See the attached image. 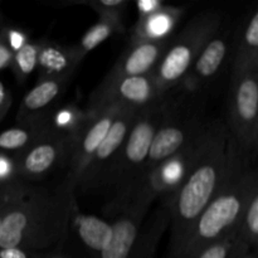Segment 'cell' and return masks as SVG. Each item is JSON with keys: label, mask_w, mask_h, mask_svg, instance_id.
I'll list each match as a JSON object with an SVG mask.
<instances>
[{"label": "cell", "mask_w": 258, "mask_h": 258, "mask_svg": "<svg viewBox=\"0 0 258 258\" xmlns=\"http://www.w3.org/2000/svg\"><path fill=\"white\" fill-rule=\"evenodd\" d=\"M75 203L76 196L63 183L55 190L23 180L13 184L0 227V248L45 252L60 247L68 236Z\"/></svg>", "instance_id": "obj_1"}, {"label": "cell", "mask_w": 258, "mask_h": 258, "mask_svg": "<svg viewBox=\"0 0 258 258\" xmlns=\"http://www.w3.org/2000/svg\"><path fill=\"white\" fill-rule=\"evenodd\" d=\"M232 141L222 120L207 121L201 150L178 190L161 201L169 212V258H176L191 227L214 194L228 169Z\"/></svg>", "instance_id": "obj_2"}, {"label": "cell", "mask_w": 258, "mask_h": 258, "mask_svg": "<svg viewBox=\"0 0 258 258\" xmlns=\"http://www.w3.org/2000/svg\"><path fill=\"white\" fill-rule=\"evenodd\" d=\"M232 141V140H231ZM258 190L257 171L232 143L228 169L218 191L191 227L176 258H188L237 231L246 204Z\"/></svg>", "instance_id": "obj_3"}, {"label": "cell", "mask_w": 258, "mask_h": 258, "mask_svg": "<svg viewBox=\"0 0 258 258\" xmlns=\"http://www.w3.org/2000/svg\"><path fill=\"white\" fill-rule=\"evenodd\" d=\"M179 95L170 91L155 103L139 111L106 184V188L112 190L108 208L112 213L117 214L125 208L131 188L148 158L154 136L175 106Z\"/></svg>", "instance_id": "obj_4"}, {"label": "cell", "mask_w": 258, "mask_h": 258, "mask_svg": "<svg viewBox=\"0 0 258 258\" xmlns=\"http://www.w3.org/2000/svg\"><path fill=\"white\" fill-rule=\"evenodd\" d=\"M223 25L219 10H204L194 15L176 35L171 37L163 57L151 73L160 93H168L180 86L207 43Z\"/></svg>", "instance_id": "obj_5"}, {"label": "cell", "mask_w": 258, "mask_h": 258, "mask_svg": "<svg viewBox=\"0 0 258 258\" xmlns=\"http://www.w3.org/2000/svg\"><path fill=\"white\" fill-rule=\"evenodd\" d=\"M227 131L243 160H254L258 146V70L231 71Z\"/></svg>", "instance_id": "obj_6"}, {"label": "cell", "mask_w": 258, "mask_h": 258, "mask_svg": "<svg viewBox=\"0 0 258 258\" xmlns=\"http://www.w3.org/2000/svg\"><path fill=\"white\" fill-rule=\"evenodd\" d=\"M204 127L178 153L159 164L151 173L136 184L126 207L139 206L149 209L156 199H168L178 190L201 150Z\"/></svg>", "instance_id": "obj_7"}, {"label": "cell", "mask_w": 258, "mask_h": 258, "mask_svg": "<svg viewBox=\"0 0 258 258\" xmlns=\"http://www.w3.org/2000/svg\"><path fill=\"white\" fill-rule=\"evenodd\" d=\"M184 97H185V93L180 92L175 106L154 136L148 158L131 188L130 194L141 179L151 173L159 164L165 161L166 159L178 153L181 148H184L194 136L201 133L202 128L206 125L207 121L203 120L198 111L186 110L184 105L185 102ZM130 194L127 197V202ZM127 202L125 207L127 206Z\"/></svg>", "instance_id": "obj_8"}, {"label": "cell", "mask_w": 258, "mask_h": 258, "mask_svg": "<svg viewBox=\"0 0 258 258\" xmlns=\"http://www.w3.org/2000/svg\"><path fill=\"white\" fill-rule=\"evenodd\" d=\"M122 108L120 106H107L98 110H88L87 118L80 130L72 138L70 159H68V173L63 184L68 191L76 196L78 183L90 163L91 158L97 150L101 141L105 139L111 125Z\"/></svg>", "instance_id": "obj_9"}, {"label": "cell", "mask_w": 258, "mask_h": 258, "mask_svg": "<svg viewBox=\"0 0 258 258\" xmlns=\"http://www.w3.org/2000/svg\"><path fill=\"white\" fill-rule=\"evenodd\" d=\"M139 111L134 108H122L117 117L111 125L105 139L101 141L97 150L91 158L80 183L77 190L82 193L95 191L106 188L110 174L112 171L118 153L125 143L127 134L138 116Z\"/></svg>", "instance_id": "obj_10"}, {"label": "cell", "mask_w": 258, "mask_h": 258, "mask_svg": "<svg viewBox=\"0 0 258 258\" xmlns=\"http://www.w3.org/2000/svg\"><path fill=\"white\" fill-rule=\"evenodd\" d=\"M164 95L159 92L151 73L123 77L112 82H101L91 93L87 108L98 110L107 106H120L140 111L155 103Z\"/></svg>", "instance_id": "obj_11"}, {"label": "cell", "mask_w": 258, "mask_h": 258, "mask_svg": "<svg viewBox=\"0 0 258 258\" xmlns=\"http://www.w3.org/2000/svg\"><path fill=\"white\" fill-rule=\"evenodd\" d=\"M236 29L232 27L221 28L199 53L190 71L178 88L184 93H197L216 81L224 70L228 60L233 58Z\"/></svg>", "instance_id": "obj_12"}, {"label": "cell", "mask_w": 258, "mask_h": 258, "mask_svg": "<svg viewBox=\"0 0 258 258\" xmlns=\"http://www.w3.org/2000/svg\"><path fill=\"white\" fill-rule=\"evenodd\" d=\"M71 146L72 139L54 134L38 141L27 151L17 156L19 178L22 180L42 178L60 164H67Z\"/></svg>", "instance_id": "obj_13"}, {"label": "cell", "mask_w": 258, "mask_h": 258, "mask_svg": "<svg viewBox=\"0 0 258 258\" xmlns=\"http://www.w3.org/2000/svg\"><path fill=\"white\" fill-rule=\"evenodd\" d=\"M170 39L161 40V42L128 43V47L118 57L102 82L107 83L118 78L153 73L159 60L163 57Z\"/></svg>", "instance_id": "obj_14"}, {"label": "cell", "mask_w": 258, "mask_h": 258, "mask_svg": "<svg viewBox=\"0 0 258 258\" xmlns=\"http://www.w3.org/2000/svg\"><path fill=\"white\" fill-rule=\"evenodd\" d=\"M71 78H47L37 81L34 87L28 91L20 102L17 113V123L38 122L54 110V105L64 93Z\"/></svg>", "instance_id": "obj_15"}, {"label": "cell", "mask_w": 258, "mask_h": 258, "mask_svg": "<svg viewBox=\"0 0 258 258\" xmlns=\"http://www.w3.org/2000/svg\"><path fill=\"white\" fill-rule=\"evenodd\" d=\"M149 209L128 206L112 222V236L97 258H130Z\"/></svg>", "instance_id": "obj_16"}, {"label": "cell", "mask_w": 258, "mask_h": 258, "mask_svg": "<svg viewBox=\"0 0 258 258\" xmlns=\"http://www.w3.org/2000/svg\"><path fill=\"white\" fill-rule=\"evenodd\" d=\"M185 12L186 7L165 4L161 9L151 14L138 18L131 29L128 43L161 42L170 39Z\"/></svg>", "instance_id": "obj_17"}, {"label": "cell", "mask_w": 258, "mask_h": 258, "mask_svg": "<svg viewBox=\"0 0 258 258\" xmlns=\"http://www.w3.org/2000/svg\"><path fill=\"white\" fill-rule=\"evenodd\" d=\"M258 70V9L252 8L244 14L236 29L231 71Z\"/></svg>", "instance_id": "obj_18"}, {"label": "cell", "mask_w": 258, "mask_h": 258, "mask_svg": "<svg viewBox=\"0 0 258 258\" xmlns=\"http://www.w3.org/2000/svg\"><path fill=\"white\" fill-rule=\"evenodd\" d=\"M80 60L72 47L58 44L52 40H42L38 54V80L47 78H71Z\"/></svg>", "instance_id": "obj_19"}, {"label": "cell", "mask_w": 258, "mask_h": 258, "mask_svg": "<svg viewBox=\"0 0 258 258\" xmlns=\"http://www.w3.org/2000/svg\"><path fill=\"white\" fill-rule=\"evenodd\" d=\"M72 227L78 239L90 253L91 258H97L112 236V223L95 216L83 214L78 211L77 203L71 212L70 228Z\"/></svg>", "instance_id": "obj_20"}, {"label": "cell", "mask_w": 258, "mask_h": 258, "mask_svg": "<svg viewBox=\"0 0 258 258\" xmlns=\"http://www.w3.org/2000/svg\"><path fill=\"white\" fill-rule=\"evenodd\" d=\"M50 135L53 134L47 123V117L38 122L17 125L0 133V151L17 158L30 146Z\"/></svg>", "instance_id": "obj_21"}, {"label": "cell", "mask_w": 258, "mask_h": 258, "mask_svg": "<svg viewBox=\"0 0 258 258\" xmlns=\"http://www.w3.org/2000/svg\"><path fill=\"white\" fill-rule=\"evenodd\" d=\"M258 243V190L254 191L246 204L241 217L232 247L231 258H238L257 251Z\"/></svg>", "instance_id": "obj_22"}, {"label": "cell", "mask_w": 258, "mask_h": 258, "mask_svg": "<svg viewBox=\"0 0 258 258\" xmlns=\"http://www.w3.org/2000/svg\"><path fill=\"white\" fill-rule=\"evenodd\" d=\"M123 29H125L123 28V18L100 17V19L92 27L86 30L78 44L73 45V50H75L77 59L81 63L91 50H93L101 43L105 42L113 33L123 32Z\"/></svg>", "instance_id": "obj_23"}, {"label": "cell", "mask_w": 258, "mask_h": 258, "mask_svg": "<svg viewBox=\"0 0 258 258\" xmlns=\"http://www.w3.org/2000/svg\"><path fill=\"white\" fill-rule=\"evenodd\" d=\"M87 118V110H81L75 105L54 108L47 115V123L52 134L71 138L76 135Z\"/></svg>", "instance_id": "obj_24"}, {"label": "cell", "mask_w": 258, "mask_h": 258, "mask_svg": "<svg viewBox=\"0 0 258 258\" xmlns=\"http://www.w3.org/2000/svg\"><path fill=\"white\" fill-rule=\"evenodd\" d=\"M42 40H28L20 49L13 54L10 67L19 83H24L27 78L37 71L38 54Z\"/></svg>", "instance_id": "obj_25"}, {"label": "cell", "mask_w": 258, "mask_h": 258, "mask_svg": "<svg viewBox=\"0 0 258 258\" xmlns=\"http://www.w3.org/2000/svg\"><path fill=\"white\" fill-rule=\"evenodd\" d=\"M72 5H85L91 8L98 17H121L123 18L128 2L126 0H76L72 3H64Z\"/></svg>", "instance_id": "obj_26"}, {"label": "cell", "mask_w": 258, "mask_h": 258, "mask_svg": "<svg viewBox=\"0 0 258 258\" xmlns=\"http://www.w3.org/2000/svg\"><path fill=\"white\" fill-rule=\"evenodd\" d=\"M234 237H236V232L216 243L209 244L206 248L201 249L188 258H231Z\"/></svg>", "instance_id": "obj_27"}, {"label": "cell", "mask_w": 258, "mask_h": 258, "mask_svg": "<svg viewBox=\"0 0 258 258\" xmlns=\"http://www.w3.org/2000/svg\"><path fill=\"white\" fill-rule=\"evenodd\" d=\"M20 180L17 158L0 151V186L12 185Z\"/></svg>", "instance_id": "obj_28"}, {"label": "cell", "mask_w": 258, "mask_h": 258, "mask_svg": "<svg viewBox=\"0 0 258 258\" xmlns=\"http://www.w3.org/2000/svg\"><path fill=\"white\" fill-rule=\"evenodd\" d=\"M7 40L13 52H17L18 49H20L30 39L25 30L7 25Z\"/></svg>", "instance_id": "obj_29"}, {"label": "cell", "mask_w": 258, "mask_h": 258, "mask_svg": "<svg viewBox=\"0 0 258 258\" xmlns=\"http://www.w3.org/2000/svg\"><path fill=\"white\" fill-rule=\"evenodd\" d=\"M13 54H14V52L12 50L10 45L8 44L7 24H5L4 27L0 29V71L10 67Z\"/></svg>", "instance_id": "obj_30"}, {"label": "cell", "mask_w": 258, "mask_h": 258, "mask_svg": "<svg viewBox=\"0 0 258 258\" xmlns=\"http://www.w3.org/2000/svg\"><path fill=\"white\" fill-rule=\"evenodd\" d=\"M13 105V95L9 88L5 87L4 83L0 81V123L5 118V116L9 112L10 107Z\"/></svg>", "instance_id": "obj_31"}, {"label": "cell", "mask_w": 258, "mask_h": 258, "mask_svg": "<svg viewBox=\"0 0 258 258\" xmlns=\"http://www.w3.org/2000/svg\"><path fill=\"white\" fill-rule=\"evenodd\" d=\"M135 5L138 9V18H140L161 9L165 3H163L161 0H140V2H136Z\"/></svg>", "instance_id": "obj_32"}, {"label": "cell", "mask_w": 258, "mask_h": 258, "mask_svg": "<svg viewBox=\"0 0 258 258\" xmlns=\"http://www.w3.org/2000/svg\"><path fill=\"white\" fill-rule=\"evenodd\" d=\"M39 252L28 251L19 247H9L0 248V258H38Z\"/></svg>", "instance_id": "obj_33"}, {"label": "cell", "mask_w": 258, "mask_h": 258, "mask_svg": "<svg viewBox=\"0 0 258 258\" xmlns=\"http://www.w3.org/2000/svg\"><path fill=\"white\" fill-rule=\"evenodd\" d=\"M14 184H15V183H14ZM12 185H13V184H12ZM12 185L0 186V227H2L3 216H4L5 208H7L8 199H9L10 188H12Z\"/></svg>", "instance_id": "obj_34"}, {"label": "cell", "mask_w": 258, "mask_h": 258, "mask_svg": "<svg viewBox=\"0 0 258 258\" xmlns=\"http://www.w3.org/2000/svg\"><path fill=\"white\" fill-rule=\"evenodd\" d=\"M38 258H71L67 253L62 251V246L57 247V248L49 249L45 252H39Z\"/></svg>", "instance_id": "obj_35"}, {"label": "cell", "mask_w": 258, "mask_h": 258, "mask_svg": "<svg viewBox=\"0 0 258 258\" xmlns=\"http://www.w3.org/2000/svg\"><path fill=\"white\" fill-rule=\"evenodd\" d=\"M238 258H257V251H252V252H249V253L243 254V256H241Z\"/></svg>", "instance_id": "obj_36"}, {"label": "cell", "mask_w": 258, "mask_h": 258, "mask_svg": "<svg viewBox=\"0 0 258 258\" xmlns=\"http://www.w3.org/2000/svg\"><path fill=\"white\" fill-rule=\"evenodd\" d=\"M4 25H5V23H4V19H3L2 12H0V29H2V28L4 27Z\"/></svg>", "instance_id": "obj_37"}]
</instances>
